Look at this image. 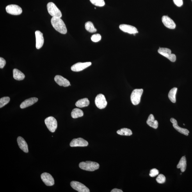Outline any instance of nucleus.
I'll list each match as a JSON object with an SVG mask.
<instances>
[{"instance_id":"nucleus-5","label":"nucleus","mask_w":192,"mask_h":192,"mask_svg":"<svg viewBox=\"0 0 192 192\" xmlns=\"http://www.w3.org/2000/svg\"><path fill=\"white\" fill-rule=\"evenodd\" d=\"M45 122L50 132H54L55 131L58 127V122L55 118L52 116H50L45 119Z\"/></svg>"},{"instance_id":"nucleus-12","label":"nucleus","mask_w":192,"mask_h":192,"mask_svg":"<svg viewBox=\"0 0 192 192\" xmlns=\"http://www.w3.org/2000/svg\"><path fill=\"white\" fill-rule=\"evenodd\" d=\"M88 145V142L82 138L73 139L70 143L71 147H86Z\"/></svg>"},{"instance_id":"nucleus-29","label":"nucleus","mask_w":192,"mask_h":192,"mask_svg":"<svg viewBox=\"0 0 192 192\" xmlns=\"http://www.w3.org/2000/svg\"><path fill=\"white\" fill-rule=\"evenodd\" d=\"M91 3L94 5L98 6H103L105 5L104 0H90Z\"/></svg>"},{"instance_id":"nucleus-9","label":"nucleus","mask_w":192,"mask_h":192,"mask_svg":"<svg viewBox=\"0 0 192 192\" xmlns=\"http://www.w3.org/2000/svg\"><path fill=\"white\" fill-rule=\"evenodd\" d=\"M70 186L73 189L79 192H90V190L85 185L79 182L72 181Z\"/></svg>"},{"instance_id":"nucleus-20","label":"nucleus","mask_w":192,"mask_h":192,"mask_svg":"<svg viewBox=\"0 0 192 192\" xmlns=\"http://www.w3.org/2000/svg\"><path fill=\"white\" fill-rule=\"evenodd\" d=\"M147 123L150 127L154 129H157L158 127V123L156 120H155L154 116L150 114L147 121Z\"/></svg>"},{"instance_id":"nucleus-8","label":"nucleus","mask_w":192,"mask_h":192,"mask_svg":"<svg viewBox=\"0 0 192 192\" xmlns=\"http://www.w3.org/2000/svg\"><path fill=\"white\" fill-rule=\"evenodd\" d=\"M6 10L9 14L14 15L21 14L22 11L20 7L15 4H11L6 6Z\"/></svg>"},{"instance_id":"nucleus-38","label":"nucleus","mask_w":192,"mask_h":192,"mask_svg":"<svg viewBox=\"0 0 192 192\" xmlns=\"http://www.w3.org/2000/svg\"></svg>"},{"instance_id":"nucleus-27","label":"nucleus","mask_w":192,"mask_h":192,"mask_svg":"<svg viewBox=\"0 0 192 192\" xmlns=\"http://www.w3.org/2000/svg\"><path fill=\"white\" fill-rule=\"evenodd\" d=\"M85 28L87 31L90 33H95L97 30L95 28L92 22H88L86 23Z\"/></svg>"},{"instance_id":"nucleus-30","label":"nucleus","mask_w":192,"mask_h":192,"mask_svg":"<svg viewBox=\"0 0 192 192\" xmlns=\"http://www.w3.org/2000/svg\"><path fill=\"white\" fill-rule=\"evenodd\" d=\"M166 178L165 176L163 174H160L158 177L156 179V181L159 184H163L165 182Z\"/></svg>"},{"instance_id":"nucleus-25","label":"nucleus","mask_w":192,"mask_h":192,"mask_svg":"<svg viewBox=\"0 0 192 192\" xmlns=\"http://www.w3.org/2000/svg\"><path fill=\"white\" fill-rule=\"evenodd\" d=\"M177 90V88H174L170 90L168 94L169 99L173 103H175L176 101V95Z\"/></svg>"},{"instance_id":"nucleus-15","label":"nucleus","mask_w":192,"mask_h":192,"mask_svg":"<svg viewBox=\"0 0 192 192\" xmlns=\"http://www.w3.org/2000/svg\"><path fill=\"white\" fill-rule=\"evenodd\" d=\"M162 20L164 26L167 28L171 29H174L175 28V23L168 16H163L162 18Z\"/></svg>"},{"instance_id":"nucleus-28","label":"nucleus","mask_w":192,"mask_h":192,"mask_svg":"<svg viewBox=\"0 0 192 192\" xmlns=\"http://www.w3.org/2000/svg\"><path fill=\"white\" fill-rule=\"evenodd\" d=\"M10 98L9 97H4L1 98L0 99V108L5 106L10 102Z\"/></svg>"},{"instance_id":"nucleus-11","label":"nucleus","mask_w":192,"mask_h":192,"mask_svg":"<svg viewBox=\"0 0 192 192\" xmlns=\"http://www.w3.org/2000/svg\"><path fill=\"white\" fill-rule=\"evenodd\" d=\"M91 65L90 62H78L75 63L71 67V70L74 72H79L85 69Z\"/></svg>"},{"instance_id":"nucleus-22","label":"nucleus","mask_w":192,"mask_h":192,"mask_svg":"<svg viewBox=\"0 0 192 192\" xmlns=\"http://www.w3.org/2000/svg\"><path fill=\"white\" fill-rule=\"evenodd\" d=\"M13 77L17 81H21L25 78V75L20 70L17 69H14L13 70Z\"/></svg>"},{"instance_id":"nucleus-1","label":"nucleus","mask_w":192,"mask_h":192,"mask_svg":"<svg viewBox=\"0 0 192 192\" xmlns=\"http://www.w3.org/2000/svg\"><path fill=\"white\" fill-rule=\"evenodd\" d=\"M51 23L54 28L59 33L63 34L67 33V28L65 23L61 18L52 17Z\"/></svg>"},{"instance_id":"nucleus-37","label":"nucleus","mask_w":192,"mask_h":192,"mask_svg":"<svg viewBox=\"0 0 192 192\" xmlns=\"http://www.w3.org/2000/svg\"><path fill=\"white\" fill-rule=\"evenodd\" d=\"M183 125H185V124H183Z\"/></svg>"},{"instance_id":"nucleus-34","label":"nucleus","mask_w":192,"mask_h":192,"mask_svg":"<svg viewBox=\"0 0 192 192\" xmlns=\"http://www.w3.org/2000/svg\"><path fill=\"white\" fill-rule=\"evenodd\" d=\"M176 6L178 7L182 6L183 4L182 0H173Z\"/></svg>"},{"instance_id":"nucleus-21","label":"nucleus","mask_w":192,"mask_h":192,"mask_svg":"<svg viewBox=\"0 0 192 192\" xmlns=\"http://www.w3.org/2000/svg\"><path fill=\"white\" fill-rule=\"evenodd\" d=\"M186 156H183L180 160L177 166L178 169H180L182 172L186 171Z\"/></svg>"},{"instance_id":"nucleus-23","label":"nucleus","mask_w":192,"mask_h":192,"mask_svg":"<svg viewBox=\"0 0 192 192\" xmlns=\"http://www.w3.org/2000/svg\"><path fill=\"white\" fill-rule=\"evenodd\" d=\"M90 104V102L88 98H85L80 99L75 103V106L79 107H84L87 106Z\"/></svg>"},{"instance_id":"nucleus-26","label":"nucleus","mask_w":192,"mask_h":192,"mask_svg":"<svg viewBox=\"0 0 192 192\" xmlns=\"http://www.w3.org/2000/svg\"><path fill=\"white\" fill-rule=\"evenodd\" d=\"M117 133L120 135L125 136H131L132 134L131 130L127 128H122L118 130Z\"/></svg>"},{"instance_id":"nucleus-19","label":"nucleus","mask_w":192,"mask_h":192,"mask_svg":"<svg viewBox=\"0 0 192 192\" xmlns=\"http://www.w3.org/2000/svg\"><path fill=\"white\" fill-rule=\"evenodd\" d=\"M38 98L35 97L31 98L26 99L20 105V107L21 109L26 108L35 104L38 102Z\"/></svg>"},{"instance_id":"nucleus-32","label":"nucleus","mask_w":192,"mask_h":192,"mask_svg":"<svg viewBox=\"0 0 192 192\" xmlns=\"http://www.w3.org/2000/svg\"><path fill=\"white\" fill-rule=\"evenodd\" d=\"M159 173V170L156 169L154 168L150 170L149 175L150 177H154L158 175Z\"/></svg>"},{"instance_id":"nucleus-24","label":"nucleus","mask_w":192,"mask_h":192,"mask_svg":"<svg viewBox=\"0 0 192 192\" xmlns=\"http://www.w3.org/2000/svg\"><path fill=\"white\" fill-rule=\"evenodd\" d=\"M84 115L83 112L81 110L78 108H75L72 111L71 116L73 118H76L81 117Z\"/></svg>"},{"instance_id":"nucleus-18","label":"nucleus","mask_w":192,"mask_h":192,"mask_svg":"<svg viewBox=\"0 0 192 192\" xmlns=\"http://www.w3.org/2000/svg\"><path fill=\"white\" fill-rule=\"evenodd\" d=\"M17 142L20 149L25 153L28 152V145L23 138L22 137H18L17 138Z\"/></svg>"},{"instance_id":"nucleus-16","label":"nucleus","mask_w":192,"mask_h":192,"mask_svg":"<svg viewBox=\"0 0 192 192\" xmlns=\"http://www.w3.org/2000/svg\"><path fill=\"white\" fill-rule=\"evenodd\" d=\"M170 122L173 123V127L177 131L182 134L186 136H188L189 131L188 130L184 128L180 127L178 125L177 121L174 118H171L170 119Z\"/></svg>"},{"instance_id":"nucleus-14","label":"nucleus","mask_w":192,"mask_h":192,"mask_svg":"<svg viewBox=\"0 0 192 192\" xmlns=\"http://www.w3.org/2000/svg\"><path fill=\"white\" fill-rule=\"evenodd\" d=\"M36 43V47L37 49H40L42 48L44 43V38L43 34L40 31L37 30L35 33Z\"/></svg>"},{"instance_id":"nucleus-36","label":"nucleus","mask_w":192,"mask_h":192,"mask_svg":"<svg viewBox=\"0 0 192 192\" xmlns=\"http://www.w3.org/2000/svg\"><path fill=\"white\" fill-rule=\"evenodd\" d=\"M182 173H180V175H182Z\"/></svg>"},{"instance_id":"nucleus-2","label":"nucleus","mask_w":192,"mask_h":192,"mask_svg":"<svg viewBox=\"0 0 192 192\" xmlns=\"http://www.w3.org/2000/svg\"><path fill=\"white\" fill-rule=\"evenodd\" d=\"M79 167L82 170L93 171L99 168V164L97 162L88 161L81 162L79 164Z\"/></svg>"},{"instance_id":"nucleus-10","label":"nucleus","mask_w":192,"mask_h":192,"mask_svg":"<svg viewBox=\"0 0 192 192\" xmlns=\"http://www.w3.org/2000/svg\"><path fill=\"white\" fill-rule=\"evenodd\" d=\"M41 176L42 181L46 186H51L54 184V178L50 174L47 173H43Z\"/></svg>"},{"instance_id":"nucleus-4","label":"nucleus","mask_w":192,"mask_h":192,"mask_svg":"<svg viewBox=\"0 0 192 192\" xmlns=\"http://www.w3.org/2000/svg\"><path fill=\"white\" fill-rule=\"evenodd\" d=\"M143 90V89H135L132 91L131 95V100L132 104L136 106L140 103L142 95Z\"/></svg>"},{"instance_id":"nucleus-3","label":"nucleus","mask_w":192,"mask_h":192,"mask_svg":"<svg viewBox=\"0 0 192 192\" xmlns=\"http://www.w3.org/2000/svg\"><path fill=\"white\" fill-rule=\"evenodd\" d=\"M47 7L48 12L52 17L61 18L62 17L61 11L54 3L49 2Z\"/></svg>"},{"instance_id":"nucleus-13","label":"nucleus","mask_w":192,"mask_h":192,"mask_svg":"<svg viewBox=\"0 0 192 192\" xmlns=\"http://www.w3.org/2000/svg\"><path fill=\"white\" fill-rule=\"evenodd\" d=\"M119 28L123 32L130 34H133L135 35V34L138 33V30L135 27L129 25H120Z\"/></svg>"},{"instance_id":"nucleus-7","label":"nucleus","mask_w":192,"mask_h":192,"mask_svg":"<svg viewBox=\"0 0 192 192\" xmlns=\"http://www.w3.org/2000/svg\"><path fill=\"white\" fill-rule=\"evenodd\" d=\"M95 102L96 106L100 109L105 108L107 104L105 96L102 94L97 95L95 98Z\"/></svg>"},{"instance_id":"nucleus-17","label":"nucleus","mask_w":192,"mask_h":192,"mask_svg":"<svg viewBox=\"0 0 192 192\" xmlns=\"http://www.w3.org/2000/svg\"><path fill=\"white\" fill-rule=\"evenodd\" d=\"M54 79L56 83L59 86L67 87L70 86L69 81L61 75H56Z\"/></svg>"},{"instance_id":"nucleus-33","label":"nucleus","mask_w":192,"mask_h":192,"mask_svg":"<svg viewBox=\"0 0 192 192\" xmlns=\"http://www.w3.org/2000/svg\"><path fill=\"white\" fill-rule=\"evenodd\" d=\"M6 64V61L5 59L3 58H0V68H3L5 66Z\"/></svg>"},{"instance_id":"nucleus-31","label":"nucleus","mask_w":192,"mask_h":192,"mask_svg":"<svg viewBox=\"0 0 192 192\" xmlns=\"http://www.w3.org/2000/svg\"><path fill=\"white\" fill-rule=\"evenodd\" d=\"M91 39L94 42H98L101 40L102 36L99 34H95L91 36Z\"/></svg>"},{"instance_id":"nucleus-6","label":"nucleus","mask_w":192,"mask_h":192,"mask_svg":"<svg viewBox=\"0 0 192 192\" xmlns=\"http://www.w3.org/2000/svg\"><path fill=\"white\" fill-rule=\"evenodd\" d=\"M158 53L167 58L172 62H175L176 60L175 55L171 54V50L168 48H159L158 50Z\"/></svg>"},{"instance_id":"nucleus-35","label":"nucleus","mask_w":192,"mask_h":192,"mask_svg":"<svg viewBox=\"0 0 192 192\" xmlns=\"http://www.w3.org/2000/svg\"><path fill=\"white\" fill-rule=\"evenodd\" d=\"M111 192H123V191L121 190L118 189H114L111 191Z\"/></svg>"}]
</instances>
